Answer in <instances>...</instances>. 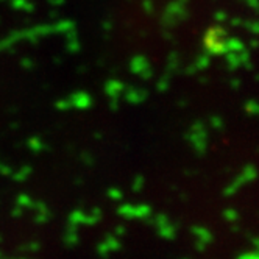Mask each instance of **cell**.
<instances>
[{"label":"cell","mask_w":259,"mask_h":259,"mask_svg":"<svg viewBox=\"0 0 259 259\" xmlns=\"http://www.w3.org/2000/svg\"><path fill=\"white\" fill-rule=\"evenodd\" d=\"M194 236H195V248L198 251H205L209 243L212 242V233L209 231V229L203 228V226H194L192 231H191Z\"/></svg>","instance_id":"6da1fadb"},{"label":"cell","mask_w":259,"mask_h":259,"mask_svg":"<svg viewBox=\"0 0 259 259\" xmlns=\"http://www.w3.org/2000/svg\"><path fill=\"white\" fill-rule=\"evenodd\" d=\"M78 240H80V237H78V231H77V225L69 226L64 234V243L67 247H75Z\"/></svg>","instance_id":"7a4b0ae2"},{"label":"cell","mask_w":259,"mask_h":259,"mask_svg":"<svg viewBox=\"0 0 259 259\" xmlns=\"http://www.w3.org/2000/svg\"><path fill=\"white\" fill-rule=\"evenodd\" d=\"M158 234H160L163 239L166 240H172V239H175L177 237V229L174 225H170L169 222L163 226H158Z\"/></svg>","instance_id":"3957f363"},{"label":"cell","mask_w":259,"mask_h":259,"mask_svg":"<svg viewBox=\"0 0 259 259\" xmlns=\"http://www.w3.org/2000/svg\"><path fill=\"white\" fill-rule=\"evenodd\" d=\"M103 243L108 247V250L112 253V251H119L122 248V242L119 240L117 236H114V234H109L106 236V239L103 240Z\"/></svg>","instance_id":"277c9868"},{"label":"cell","mask_w":259,"mask_h":259,"mask_svg":"<svg viewBox=\"0 0 259 259\" xmlns=\"http://www.w3.org/2000/svg\"><path fill=\"white\" fill-rule=\"evenodd\" d=\"M119 214H122L123 217H126V219H135L136 217V209L132 208V206H123V208L119 209Z\"/></svg>","instance_id":"5b68a950"},{"label":"cell","mask_w":259,"mask_h":259,"mask_svg":"<svg viewBox=\"0 0 259 259\" xmlns=\"http://www.w3.org/2000/svg\"><path fill=\"white\" fill-rule=\"evenodd\" d=\"M97 253H98V256H102V257H108L111 251L108 250V247L105 245L103 242H100L98 245H97Z\"/></svg>","instance_id":"8992f818"},{"label":"cell","mask_w":259,"mask_h":259,"mask_svg":"<svg viewBox=\"0 0 259 259\" xmlns=\"http://www.w3.org/2000/svg\"><path fill=\"white\" fill-rule=\"evenodd\" d=\"M21 250H24V251H38L39 250V243L38 242H28V243H25L24 247H21Z\"/></svg>","instance_id":"52a82bcc"},{"label":"cell","mask_w":259,"mask_h":259,"mask_svg":"<svg viewBox=\"0 0 259 259\" xmlns=\"http://www.w3.org/2000/svg\"><path fill=\"white\" fill-rule=\"evenodd\" d=\"M225 219H226L228 222H236V220H237V212L233 211V209H226V211H225Z\"/></svg>","instance_id":"ba28073f"},{"label":"cell","mask_w":259,"mask_h":259,"mask_svg":"<svg viewBox=\"0 0 259 259\" xmlns=\"http://www.w3.org/2000/svg\"><path fill=\"white\" fill-rule=\"evenodd\" d=\"M237 259H259V254H257V251L254 250V251H248V253H242V254H239Z\"/></svg>","instance_id":"9c48e42d"},{"label":"cell","mask_w":259,"mask_h":259,"mask_svg":"<svg viewBox=\"0 0 259 259\" xmlns=\"http://www.w3.org/2000/svg\"><path fill=\"white\" fill-rule=\"evenodd\" d=\"M156 226H163V225H166L169 220H167V217H166V215H158V217H156Z\"/></svg>","instance_id":"30bf717a"},{"label":"cell","mask_w":259,"mask_h":259,"mask_svg":"<svg viewBox=\"0 0 259 259\" xmlns=\"http://www.w3.org/2000/svg\"><path fill=\"white\" fill-rule=\"evenodd\" d=\"M125 233H126V229H125V226H117L116 228V231H114V236H125Z\"/></svg>","instance_id":"8fae6325"},{"label":"cell","mask_w":259,"mask_h":259,"mask_svg":"<svg viewBox=\"0 0 259 259\" xmlns=\"http://www.w3.org/2000/svg\"><path fill=\"white\" fill-rule=\"evenodd\" d=\"M49 219L46 217V215H38V217H36V222L38 223H44V222H47Z\"/></svg>","instance_id":"7c38bea8"},{"label":"cell","mask_w":259,"mask_h":259,"mask_svg":"<svg viewBox=\"0 0 259 259\" xmlns=\"http://www.w3.org/2000/svg\"><path fill=\"white\" fill-rule=\"evenodd\" d=\"M13 215H14V217H19V215H21V211H14Z\"/></svg>","instance_id":"4fadbf2b"},{"label":"cell","mask_w":259,"mask_h":259,"mask_svg":"<svg viewBox=\"0 0 259 259\" xmlns=\"http://www.w3.org/2000/svg\"><path fill=\"white\" fill-rule=\"evenodd\" d=\"M2 240H4V239H2V236H0V243H2Z\"/></svg>","instance_id":"5bb4252c"}]
</instances>
